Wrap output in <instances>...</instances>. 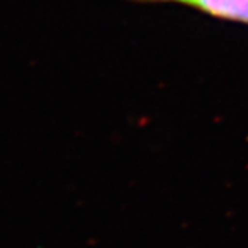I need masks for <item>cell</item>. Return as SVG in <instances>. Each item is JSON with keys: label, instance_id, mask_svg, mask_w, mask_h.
I'll return each instance as SVG.
<instances>
[{"label": "cell", "instance_id": "1", "mask_svg": "<svg viewBox=\"0 0 248 248\" xmlns=\"http://www.w3.org/2000/svg\"><path fill=\"white\" fill-rule=\"evenodd\" d=\"M211 15L248 23V0H176Z\"/></svg>", "mask_w": 248, "mask_h": 248}]
</instances>
